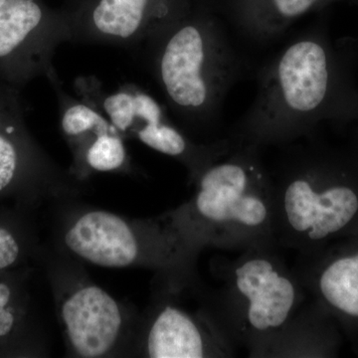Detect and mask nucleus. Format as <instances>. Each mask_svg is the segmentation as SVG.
Returning a JSON list of instances; mask_svg holds the SVG:
<instances>
[{"instance_id": "obj_16", "label": "nucleus", "mask_w": 358, "mask_h": 358, "mask_svg": "<svg viewBox=\"0 0 358 358\" xmlns=\"http://www.w3.org/2000/svg\"><path fill=\"white\" fill-rule=\"evenodd\" d=\"M29 210L0 206V272L23 268L38 252Z\"/></svg>"}, {"instance_id": "obj_13", "label": "nucleus", "mask_w": 358, "mask_h": 358, "mask_svg": "<svg viewBox=\"0 0 358 358\" xmlns=\"http://www.w3.org/2000/svg\"><path fill=\"white\" fill-rule=\"evenodd\" d=\"M329 0H226L228 17L244 38L267 43L294 20Z\"/></svg>"}, {"instance_id": "obj_4", "label": "nucleus", "mask_w": 358, "mask_h": 358, "mask_svg": "<svg viewBox=\"0 0 358 358\" xmlns=\"http://www.w3.org/2000/svg\"><path fill=\"white\" fill-rule=\"evenodd\" d=\"M277 247L246 250L218 266L220 287L210 294L224 331L250 357H264L305 303V289Z\"/></svg>"}, {"instance_id": "obj_18", "label": "nucleus", "mask_w": 358, "mask_h": 358, "mask_svg": "<svg viewBox=\"0 0 358 358\" xmlns=\"http://www.w3.org/2000/svg\"><path fill=\"white\" fill-rule=\"evenodd\" d=\"M4 2H6V0H0V6H1L2 4L4 3Z\"/></svg>"}, {"instance_id": "obj_7", "label": "nucleus", "mask_w": 358, "mask_h": 358, "mask_svg": "<svg viewBox=\"0 0 358 358\" xmlns=\"http://www.w3.org/2000/svg\"><path fill=\"white\" fill-rule=\"evenodd\" d=\"M77 180L35 143L15 94L0 86V206L11 203L30 211L41 200L72 194Z\"/></svg>"}, {"instance_id": "obj_6", "label": "nucleus", "mask_w": 358, "mask_h": 358, "mask_svg": "<svg viewBox=\"0 0 358 358\" xmlns=\"http://www.w3.org/2000/svg\"><path fill=\"white\" fill-rule=\"evenodd\" d=\"M272 178L279 246L315 251L357 217L358 192L345 173L305 150L293 152Z\"/></svg>"}, {"instance_id": "obj_5", "label": "nucleus", "mask_w": 358, "mask_h": 358, "mask_svg": "<svg viewBox=\"0 0 358 358\" xmlns=\"http://www.w3.org/2000/svg\"><path fill=\"white\" fill-rule=\"evenodd\" d=\"M61 239L73 256L103 268H150L164 280H196L192 251L162 216L129 219L101 209L76 212L63 224Z\"/></svg>"}, {"instance_id": "obj_10", "label": "nucleus", "mask_w": 358, "mask_h": 358, "mask_svg": "<svg viewBox=\"0 0 358 358\" xmlns=\"http://www.w3.org/2000/svg\"><path fill=\"white\" fill-rule=\"evenodd\" d=\"M61 291L58 313L71 355L102 358L119 352L131 331L126 308L92 282H74Z\"/></svg>"}, {"instance_id": "obj_8", "label": "nucleus", "mask_w": 358, "mask_h": 358, "mask_svg": "<svg viewBox=\"0 0 358 358\" xmlns=\"http://www.w3.org/2000/svg\"><path fill=\"white\" fill-rule=\"evenodd\" d=\"M66 11H54L38 0H6L0 6V71L9 83L56 74L54 54L69 42Z\"/></svg>"}, {"instance_id": "obj_11", "label": "nucleus", "mask_w": 358, "mask_h": 358, "mask_svg": "<svg viewBox=\"0 0 358 358\" xmlns=\"http://www.w3.org/2000/svg\"><path fill=\"white\" fill-rule=\"evenodd\" d=\"M235 346L224 331L210 294L199 310L164 299L143 327L140 352L150 358L232 357Z\"/></svg>"}, {"instance_id": "obj_15", "label": "nucleus", "mask_w": 358, "mask_h": 358, "mask_svg": "<svg viewBox=\"0 0 358 358\" xmlns=\"http://www.w3.org/2000/svg\"><path fill=\"white\" fill-rule=\"evenodd\" d=\"M49 82L57 96L61 129L72 148L75 166L81 160L85 150L96 136L117 131L103 113L93 105L68 95L57 74L49 79Z\"/></svg>"}, {"instance_id": "obj_3", "label": "nucleus", "mask_w": 358, "mask_h": 358, "mask_svg": "<svg viewBox=\"0 0 358 358\" xmlns=\"http://www.w3.org/2000/svg\"><path fill=\"white\" fill-rule=\"evenodd\" d=\"M152 76L188 131L214 124L244 63L220 22L192 3L145 40Z\"/></svg>"}, {"instance_id": "obj_17", "label": "nucleus", "mask_w": 358, "mask_h": 358, "mask_svg": "<svg viewBox=\"0 0 358 358\" xmlns=\"http://www.w3.org/2000/svg\"><path fill=\"white\" fill-rule=\"evenodd\" d=\"M127 166L128 152L122 136L117 133H107L100 134L90 143L72 174L81 180L89 171L113 173L126 169Z\"/></svg>"}, {"instance_id": "obj_12", "label": "nucleus", "mask_w": 358, "mask_h": 358, "mask_svg": "<svg viewBox=\"0 0 358 358\" xmlns=\"http://www.w3.org/2000/svg\"><path fill=\"white\" fill-rule=\"evenodd\" d=\"M27 278L23 268L0 272V357L34 355L38 348Z\"/></svg>"}, {"instance_id": "obj_2", "label": "nucleus", "mask_w": 358, "mask_h": 358, "mask_svg": "<svg viewBox=\"0 0 358 358\" xmlns=\"http://www.w3.org/2000/svg\"><path fill=\"white\" fill-rule=\"evenodd\" d=\"M192 185L190 199L160 216L195 253L205 247L243 252L279 246L274 181L260 148L234 143Z\"/></svg>"}, {"instance_id": "obj_1", "label": "nucleus", "mask_w": 358, "mask_h": 358, "mask_svg": "<svg viewBox=\"0 0 358 358\" xmlns=\"http://www.w3.org/2000/svg\"><path fill=\"white\" fill-rule=\"evenodd\" d=\"M358 114V98L326 37L301 35L280 51L258 78V91L231 140L258 148L286 145L324 120Z\"/></svg>"}, {"instance_id": "obj_9", "label": "nucleus", "mask_w": 358, "mask_h": 358, "mask_svg": "<svg viewBox=\"0 0 358 358\" xmlns=\"http://www.w3.org/2000/svg\"><path fill=\"white\" fill-rule=\"evenodd\" d=\"M190 4L192 0H86L66 11L69 42L136 46Z\"/></svg>"}, {"instance_id": "obj_14", "label": "nucleus", "mask_w": 358, "mask_h": 358, "mask_svg": "<svg viewBox=\"0 0 358 358\" xmlns=\"http://www.w3.org/2000/svg\"><path fill=\"white\" fill-rule=\"evenodd\" d=\"M303 289L336 312L358 319V252L315 265L299 257L294 270Z\"/></svg>"}]
</instances>
